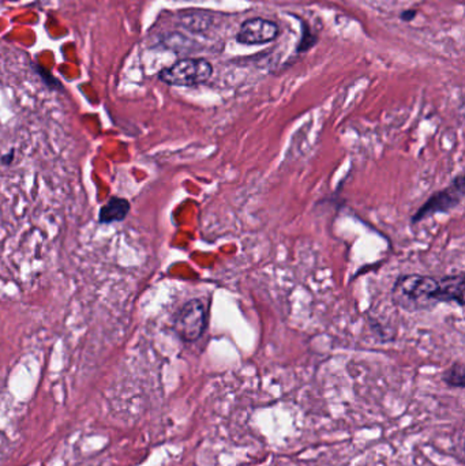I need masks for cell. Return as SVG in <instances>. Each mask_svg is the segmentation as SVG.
Wrapping results in <instances>:
<instances>
[{"label":"cell","mask_w":465,"mask_h":466,"mask_svg":"<svg viewBox=\"0 0 465 466\" xmlns=\"http://www.w3.org/2000/svg\"><path fill=\"white\" fill-rule=\"evenodd\" d=\"M392 297L396 306L411 312L432 309L444 303L441 280L420 274L400 277L393 287Z\"/></svg>","instance_id":"obj_1"},{"label":"cell","mask_w":465,"mask_h":466,"mask_svg":"<svg viewBox=\"0 0 465 466\" xmlns=\"http://www.w3.org/2000/svg\"><path fill=\"white\" fill-rule=\"evenodd\" d=\"M209 319V305L204 299H193L184 303L175 318V332L186 342L202 337Z\"/></svg>","instance_id":"obj_2"},{"label":"cell","mask_w":465,"mask_h":466,"mask_svg":"<svg viewBox=\"0 0 465 466\" xmlns=\"http://www.w3.org/2000/svg\"><path fill=\"white\" fill-rule=\"evenodd\" d=\"M213 68L205 59H182L159 74L164 83L171 86H197L211 77Z\"/></svg>","instance_id":"obj_3"},{"label":"cell","mask_w":465,"mask_h":466,"mask_svg":"<svg viewBox=\"0 0 465 466\" xmlns=\"http://www.w3.org/2000/svg\"><path fill=\"white\" fill-rule=\"evenodd\" d=\"M464 198V177L463 175L456 177L449 187L439 193L434 194L433 196L417 210L412 221L417 224L419 221L432 217L438 213H448L450 210L457 208Z\"/></svg>","instance_id":"obj_4"},{"label":"cell","mask_w":465,"mask_h":466,"mask_svg":"<svg viewBox=\"0 0 465 466\" xmlns=\"http://www.w3.org/2000/svg\"><path fill=\"white\" fill-rule=\"evenodd\" d=\"M277 36L278 28L274 22L263 18H253L241 25L236 40L244 46H257L271 43Z\"/></svg>","instance_id":"obj_5"},{"label":"cell","mask_w":465,"mask_h":466,"mask_svg":"<svg viewBox=\"0 0 465 466\" xmlns=\"http://www.w3.org/2000/svg\"><path fill=\"white\" fill-rule=\"evenodd\" d=\"M130 209L131 203L126 198L113 196L105 205L101 206L98 213V223L101 226L122 223L129 216Z\"/></svg>","instance_id":"obj_6"},{"label":"cell","mask_w":465,"mask_h":466,"mask_svg":"<svg viewBox=\"0 0 465 466\" xmlns=\"http://www.w3.org/2000/svg\"><path fill=\"white\" fill-rule=\"evenodd\" d=\"M464 274H454L441 278L444 303L464 305Z\"/></svg>","instance_id":"obj_7"},{"label":"cell","mask_w":465,"mask_h":466,"mask_svg":"<svg viewBox=\"0 0 465 466\" xmlns=\"http://www.w3.org/2000/svg\"><path fill=\"white\" fill-rule=\"evenodd\" d=\"M444 382L450 387L463 388L465 385V371L463 363H456L444 374Z\"/></svg>","instance_id":"obj_8"},{"label":"cell","mask_w":465,"mask_h":466,"mask_svg":"<svg viewBox=\"0 0 465 466\" xmlns=\"http://www.w3.org/2000/svg\"><path fill=\"white\" fill-rule=\"evenodd\" d=\"M14 154H16V150H14V149H11L9 153L3 154L1 159H0L1 164H4V165H10V164L13 162V160H14Z\"/></svg>","instance_id":"obj_9"},{"label":"cell","mask_w":465,"mask_h":466,"mask_svg":"<svg viewBox=\"0 0 465 466\" xmlns=\"http://www.w3.org/2000/svg\"><path fill=\"white\" fill-rule=\"evenodd\" d=\"M415 16H417V11L415 10H408V11H405V13H402L401 14V18H402V21H405V22H409V21H412L414 18H415Z\"/></svg>","instance_id":"obj_10"}]
</instances>
